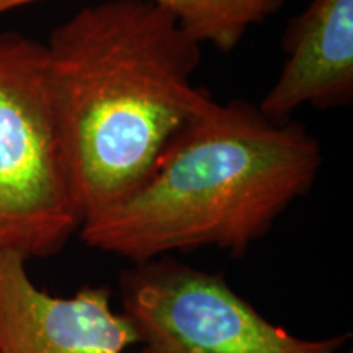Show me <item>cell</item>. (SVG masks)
<instances>
[{"mask_svg":"<svg viewBox=\"0 0 353 353\" xmlns=\"http://www.w3.org/2000/svg\"><path fill=\"white\" fill-rule=\"evenodd\" d=\"M120 294L139 353H335L348 339L291 335L239 296L223 273L170 255L123 270Z\"/></svg>","mask_w":353,"mask_h":353,"instance_id":"4","label":"cell"},{"mask_svg":"<svg viewBox=\"0 0 353 353\" xmlns=\"http://www.w3.org/2000/svg\"><path fill=\"white\" fill-rule=\"evenodd\" d=\"M321 165L319 141L299 123L270 121L242 100H211L143 183L83 221L79 236L132 263L201 247L242 257L311 190Z\"/></svg>","mask_w":353,"mask_h":353,"instance_id":"2","label":"cell"},{"mask_svg":"<svg viewBox=\"0 0 353 353\" xmlns=\"http://www.w3.org/2000/svg\"><path fill=\"white\" fill-rule=\"evenodd\" d=\"M26 262L0 252V353H125L138 343L107 286L52 296L33 283Z\"/></svg>","mask_w":353,"mask_h":353,"instance_id":"5","label":"cell"},{"mask_svg":"<svg viewBox=\"0 0 353 353\" xmlns=\"http://www.w3.org/2000/svg\"><path fill=\"white\" fill-rule=\"evenodd\" d=\"M201 46L170 8L105 0L57 25L48 74L83 221L134 192L211 95Z\"/></svg>","mask_w":353,"mask_h":353,"instance_id":"1","label":"cell"},{"mask_svg":"<svg viewBox=\"0 0 353 353\" xmlns=\"http://www.w3.org/2000/svg\"><path fill=\"white\" fill-rule=\"evenodd\" d=\"M281 48L280 76L259 110L288 123L301 107L327 110L353 100V0H311L290 21Z\"/></svg>","mask_w":353,"mask_h":353,"instance_id":"6","label":"cell"},{"mask_svg":"<svg viewBox=\"0 0 353 353\" xmlns=\"http://www.w3.org/2000/svg\"><path fill=\"white\" fill-rule=\"evenodd\" d=\"M82 223L44 43L0 32V252L52 257Z\"/></svg>","mask_w":353,"mask_h":353,"instance_id":"3","label":"cell"},{"mask_svg":"<svg viewBox=\"0 0 353 353\" xmlns=\"http://www.w3.org/2000/svg\"><path fill=\"white\" fill-rule=\"evenodd\" d=\"M48 0H0V15ZM170 8L200 44L231 51L254 25L275 15L285 0H149Z\"/></svg>","mask_w":353,"mask_h":353,"instance_id":"7","label":"cell"}]
</instances>
